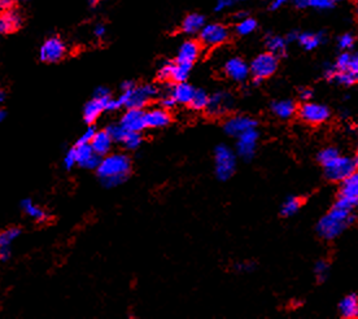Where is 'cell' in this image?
I'll use <instances>...</instances> for the list:
<instances>
[{
	"mask_svg": "<svg viewBox=\"0 0 358 319\" xmlns=\"http://www.w3.org/2000/svg\"><path fill=\"white\" fill-rule=\"evenodd\" d=\"M74 153H76L77 165L82 166V168H83L87 161L95 154L90 144H77V146L74 147Z\"/></svg>",
	"mask_w": 358,
	"mask_h": 319,
	"instance_id": "cell-29",
	"label": "cell"
},
{
	"mask_svg": "<svg viewBox=\"0 0 358 319\" xmlns=\"http://www.w3.org/2000/svg\"><path fill=\"white\" fill-rule=\"evenodd\" d=\"M336 69L333 65H327V66L325 67V77L328 79V81H332V77L333 74H335Z\"/></svg>",
	"mask_w": 358,
	"mask_h": 319,
	"instance_id": "cell-54",
	"label": "cell"
},
{
	"mask_svg": "<svg viewBox=\"0 0 358 319\" xmlns=\"http://www.w3.org/2000/svg\"><path fill=\"white\" fill-rule=\"evenodd\" d=\"M105 131L109 134V136L112 138V140L115 143H122L125 136H126L127 131L121 126V123H112L109 126L106 127Z\"/></svg>",
	"mask_w": 358,
	"mask_h": 319,
	"instance_id": "cell-35",
	"label": "cell"
},
{
	"mask_svg": "<svg viewBox=\"0 0 358 319\" xmlns=\"http://www.w3.org/2000/svg\"><path fill=\"white\" fill-rule=\"evenodd\" d=\"M21 234L18 227H9L0 233V248H11V244L16 240Z\"/></svg>",
	"mask_w": 358,
	"mask_h": 319,
	"instance_id": "cell-32",
	"label": "cell"
},
{
	"mask_svg": "<svg viewBox=\"0 0 358 319\" xmlns=\"http://www.w3.org/2000/svg\"><path fill=\"white\" fill-rule=\"evenodd\" d=\"M238 269L240 270V271H251V270L255 269V266L249 265V263H245V265H239Z\"/></svg>",
	"mask_w": 358,
	"mask_h": 319,
	"instance_id": "cell-59",
	"label": "cell"
},
{
	"mask_svg": "<svg viewBox=\"0 0 358 319\" xmlns=\"http://www.w3.org/2000/svg\"><path fill=\"white\" fill-rule=\"evenodd\" d=\"M23 25V17L14 9H8L0 13V34H11Z\"/></svg>",
	"mask_w": 358,
	"mask_h": 319,
	"instance_id": "cell-18",
	"label": "cell"
},
{
	"mask_svg": "<svg viewBox=\"0 0 358 319\" xmlns=\"http://www.w3.org/2000/svg\"><path fill=\"white\" fill-rule=\"evenodd\" d=\"M13 6V0H0V13L4 11H8V9H12Z\"/></svg>",
	"mask_w": 358,
	"mask_h": 319,
	"instance_id": "cell-51",
	"label": "cell"
},
{
	"mask_svg": "<svg viewBox=\"0 0 358 319\" xmlns=\"http://www.w3.org/2000/svg\"><path fill=\"white\" fill-rule=\"evenodd\" d=\"M200 53H202V43L193 39L186 40L179 47L175 62L193 65V62L199 59Z\"/></svg>",
	"mask_w": 358,
	"mask_h": 319,
	"instance_id": "cell-15",
	"label": "cell"
},
{
	"mask_svg": "<svg viewBox=\"0 0 358 319\" xmlns=\"http://www.w3.org/2000/svg\"><path fill=\"white\" fill-rule=\"evenodd\" d=\"M357 156H338L331 163L325 165V176L331 182H342L343 179L357 171Z\"/></svg>",
	"mask_w": 358,
	"mask_h": 319,
	"instance_id": "cell-2",
	"label": "cell"
},
{
	"mask_svg": "<svg viewBox=\"0 0 358 319\" xmlns=\"http://www.w3.org/2000/svg\"><path fill=\"white\" fill-rule=\"evenodd\" d=\"M328 270H330V266H328L327 261L321 260L316 263V266H314V272H316L317 278H318V282L322 283L327 279Z\"/></svg>",
	"mask_w": 358,
	"mask_h": 319,
	"instance_id": "cell-38",
	"label": "cell"
},
{
	"mask_svg": "<svg viewBox=\"0 0 358 319\" xmlns=\"http://www.w3.org/2000/svg\"><path fill=\"white\" fill-rule=\"evenodd\" d=\"M338 45H339V48L343 51L352 50L353 45H354V37H353L352 34H349V33L343 34L342 37H339Z\"/></svg>",
	"mask_w": 358,
	"mask_h": 319,
	"instance_id": "cell-41",
	"label": "cell"
},
{
	"mask_svg": "<svg viewBox=\"0 0 358 319\" xmlns=\"http://www.w3.org/2000/svg\"><path fill=\"white\" fill-rule=\"evenodd\" d=\"M235 17L238 20H243V18L248 17V13H247V12H239V13L235 14Z\"/></svg>",
	"mask_w": 358,
	"mask_h": 319,
	"instance_id": "cell-60",
	"label": "cell"
},
{
	"mask_svg": "<svg viewBox=\"0 0 358 319\" xmlns=\"http://www.w3.org/2000/svg\"><path fill=\"white\" fill-rule=\"evenodd\" d=\"M347 227L348 224L345 222L338 221V219L326 214L317 223V233L321 238L326 239V240H333V239L342 235Z\"/></svg>",
	"mask_w": 358,
	"mask_h": 319,
	"instance_id": "cell-10",
	"label": "cell"
},
{
	"mask_svg": "<svg viewBox=\"0 0 358 319\" xmlns=\"http://www.w3.org/2000/svg\"><path fill=\"white\" fill-rule=\"evenodd\" d=\"M266 48L277 57H283L287 55V40L279 35H268L266 38Z\"/></svg>",
	"mask_w": 358,
	"mask_h": 319,
	"instance_id": "cell-26",
	"label": "cell"
},
{
	"mask_svg": "<svg viewBox=\"0 0 358 319\" xmlns=\"http://www.w3.org/2000/svg\"><path fill=\"white\" fill-rule=\"evenodd\" d=\"M232 106H234V98L229 93L219 91V93L213 94L212 96H209V101H208L205 109L210 116L219 117V116H223L227 112H230L232 109Z\"/></svg>",
	"mask_w": 358,
	"mask_h": 319,
	"instance_id": "cell-11",
	"label": "cell"
},
{
	"mask_svg": "<svg viewBox=\"0 0 358 319\" xmlns=\"http://www.w3.org/2000/svg\"><path fill=\"white\" fill-rule=\"evenodd\" d=\"M135 83L132 81H125L122 84H121V90L122 91H126V90H131V88H134Z\"/></svg>",
	"mask_w": 358,
	"mask_h": 319,
	"instance_id": "cell-58",
	"label": "cell"
},
{
	"mask_svg": "<svg viewBox=\"0 0 358 319\" xmlns=\"http://www.w3.org/2000/svg\"><path fill=\"white\" fill-rule=\"evenodd\" d=\"M338 156H340L338 149H336L335 147H328V148L322 149V151L319 152L318 156H317V160H318L322 165L325 166L327 165L328 163H331V161H332L333 158H336Z\"/></svg>",
	"mask_w": 358,
	"mask_h": 319,
	"instance_id": "cell-37",
	"label": "cell"
},
{
	"mask_svg": "<svg viewBox=\"0 0 358 319\" xmlns=\"http://www.w3.org/2000/svg\"><path fill=\"white\" fill-rule=\"evenodd\" d=\"M256 28H257V21L252 17H245L235 26V31L239 35H248V34H252Z\"/></svg>",
	"mask_w": 358,
	"mask_h": 319,
	"instance_id": "cell-34",
	"label": "cell"
},
{
	"mask_svg": "<svg viewBox=\"0 0 358 319\" xmlns=\"http://www.w3.org/2000/svg\"><path fill=\"white\" fill-rule=\"evenodd\" d=\"M113 140L109 136V134L103 130V131H96L94 135L93 140L90 142V146L93 148L94 153H96L98 156L104 157L105 154H108L112 148Z\"/></svg>",
	"mask_w": 358,
	"mask_h": 319,
	"instance_id": "cell-20",
	"label": "cell"
},
{
	"mask_svg": "<svg viewBox=\"0 0 358 319\" xmlns=\"http://www.w3.org/2000/svg\"><path fill=\"white\" fill-rule=\"evenodd\" d=\"M191 69H192V65L182 64V62L174 61L173 70H171L170 82H173V83L186 82L188 79V77H190Z\"/></svg>",
	"mask_w": 358,
	"mask_h": 319,
	"instance_id": "cell-28",
	"label": "cell"
},
{
	"mask_svg": "<svg viewBox=\"0 0 358 319\" xmlns=\"http://www.w3.org/2000/svg\"><path fill=\"white\" fill-rule=\"evenodd\" d=\"M327 39V35H326L325 31H319V33H300L299 38H297V42L305 48L306 51L316 50L318 45H321L322 43H325Z\"/></svg>",
	"mask_w": 358,
	"mask_h": 319,
	"instance_id": "cell-22",
	"label": "cell"
},
{
	"mask_svg": "<svg viewBox=\"0 0 358 319\" xmlns=\"http://www.w3.org/2000/svg\"><path fill=\"white\" fill-rule=\"evenodd\" d=\"M120 123L126 131L140 132L142 130L147 129L146 121H144V110L137 109V108H127L126 112L123 113Z\"/></svg>",
	"mask_w": 358,
	"mask_h": 319,
	"instance_id": "cell-13",
	"label": "cell"
},
{
	"mask_svg": "<svg viewBox=\"0 0 358 319\" xmlns=\"http://www.w3.org/2000/svg\"><path fill=\"white\" fill-rule=\"evenodd\" d=\"M21 208H23L24 212H25L29 217H31V218L35 219V221L44 222L46 219H47V214H46L44 210L38 207V205L34 204L30 199L23 200Z\"/></svg>",
	"mask_w": 358,
	"mask_h": 319,
	"instance_id": "cell-27",
	"label": "cell"
},
{
	"mask_svg": "<svg viewBox=\"0 0 358 319\" xmlns=\"http://www.w3.org/2000/svg\"><path fill=\"white\" fill-rule=\"evenodd\" d=\"M205 25V17L200 13H190L185 17V20L182 21V29L183 33L186 34H199L203 26Z\"/></svg>",
	"mask_w": 358,
	"mask_h": 319,
	"instance_id": "cell-25",
	"label": "cell"
},
{
	"mask_svg": "<svg viewBox=\"0 0 358 319\" xmlns=\"http://www.w3.org/2000/svg\"><path fill=\"white\" fill-rule=\"evenodd\" d=\"M331 112L327 106L323 104L311 103L310 100L302 104L299 108L300 120L309 125H319L330 118Z\"/></svg>",
	"mask_w": 358,
	"mask_h": 319,
	"instance_id": "cell-7",
	"label": "cell"
},
{
	"mask_svg": "<svg viewBox=\"0 0 358 319\" xmlns=\"http://www.w3.org/2000/svg\"><path fill=\"white\" fill-rule=\"evenodd\" d=\"M144 121H146V127L160 129V127H166L170 125L171 116L169 110L164 108H154L148 112H144Z\"/></svg>",
	"mask_w": 358,
	"mask_h": 319,
	"instance_id": "cell-17",
	"label": "cell"
},
{
	"mask_svg": "<svg viewBox=\"0 0 358 319\" xmlns=\"http://www.w3.org/2000/svg\"><path fill=\"white\" fill-rule=\"evenodd\" d=\"M96 173L105 187H117L129 178L131 173V160L125 153H108L101 157Z\"/></svg>",
	"mask_w": 358,
	"mask_h": 319,
	"instance_id": "cell-1",
	"label": "cell"
},
{
	"mask_svg": "<svg viewBox=\"0 0 358 319\" xmlns=\"http://www.w3.org/2000/svg\"><path fill=\"white\" fill-rule=\"evenodd\" d=\"M292 2H294L295 6L300 9L306 8V7H309V3H310V0H292Z\"/></svg>",
	"mask_w": 358,
	"mask_h": 319,
	"instance_id": "cell-57",
	"label": "cell"
},
{
	"mask_svg": "<svg viewBox=\"0 0 358 319\" xmlns=\"http://www.w3.org/2000/svg\"><path fill=\"white\" fill-rule=\"evenodd\" d=\"M173 61H166L165 64H163V66L160 67L159 72H157V78L161 82H169L171 78V70H173Z\"/></svg>",
	"mask_w": 358,
	"mask_h": 319,
	"instance_id": "cell-40",
	"label": "cell"
},
{
	"mask_svg": "<svg viewBox=\"0 0 358 319\" xmlns=\"http://www.w3.org/2000/svg\"><path fill=\"white\" fill-rule=\"evenodd\" d=\"M241 2H247V0H217L216 7H214V11L221 12V11H223V9L229 8V7H232L238 3H241Z\"/></svg>",
	"mask_w": 358,
	"mask_h": 319,
	"instance_id": "cell-45",
	"label": "cell"
},
{
	"mask_svg": "<svg viewBox=\"0 0 358 319\" xmlns=\"http://www.w3.org/2000/svg\"><path fill=\"white\" fill-rule=\"evenodd\" d=\"M350 57H352V53L347 52V51H344V52L340 53V55H339V56H338V59H336L335 64H333L335 69L338 70V72L348 70V67H349Z\"/></svg>",
	"mask_w": 358,
	"mask_h": 319,
	"instance_id": "cell-39",
	"label": "cell"
},
{
	"mask_svg": "<svg viewBox=\"0 0 358 319\" xmlns=\"http://www.w3.org/2000/svg\"><path fill=\"white\" fill-rule=\"evenodd\" d=\"M11 257V248H0V262H6Z\"/></svg>",
	"mask_w": 358,
	"mask_h": 319,
	"instance_id": "cell-52",
	"label": "cell"
},
{
	"mask_svg": "<svg viewBox=\"0 0 358 319\" xmlns=\"http://www.w3.org/2000/svg\"><path fill=\"white\" fill-rule=\"evenodd\" d=\"M96 130L95 127L93 126V125H90L88 129L86 130V131L83 132V134L81 135V138L78 139V142H77V144H90V142L93 140L94 135H95Z\"/></svg>",
	"mask_w": 358,
	"mask_h": 319,
	"instance_id": "cell-44",
	"label": "cell"
},
{
	"mask_svg": "<svg viewBox=\"0 0 358 319\" xmlns=\"http://www.w3.org/2000/svg\"><path fill=\"white\" fill-rule=\"evenodd\" d=\"M278 66H279V59L267 51V52L260 53L252 60L249 65V73L252 74L253 78H260L265 81L274 76Z\"/></svg>",
	"mask_w": 358,
	"mask_h": 319,
	"instance_id": "cell-4",
	"label": "cell"
},
{
	"mask_svg": "<svg viewBox=\"0 0 358 319\" xmlns=\"http://www.w3.org/2000/svg\"><path fill=\"white\" fill-rule=\"evenodd\" d=\"M216 176L219 180H229L236 170V156L230 147L221 144L214 151Z\"/></svg>",
	"mask_w": 358,
	"mask_h": 319,
	"instance_id": "cell-3",
	"label": "cell"
},
{
	"mask_svg": "<svg viewBox=\"0 0 358 319\" xmlns=\"http://www.w3.org/2000/svg\"><path fill=\"white\" fill-rule=\"evenodd\" d=\"M170 88H171V86L168 88V93H166L165 95L161 96V100H160V105H161V108H164V109H166V110H169V109H171V108H174V105H175V104H176L175 99H174L173 96H171Z\"/></svg>",
	"mask_w": 358,
	"mask_h": 319,
	"instance_id": "cell-42",
	"label": "cell"
},
{
	"mask_svg": "<svg viewBox=\"0 0 358 319\" xmlns=\"http://www.w3.org/2000/svg\"><path fill=\"white\" fill-rule=\"evenodd\" d=\"M288 2L289 0H273L272 3H270V11H277V9H279L280 7H283Z\"/></svg>",
	"mask_w": 358,
	"mask_h": 319,
	"instance_id": "cell-53",
	"label": "cell"
},
{
	"mask_svg": "<svg viewBox=\"0 0 358 319\" xmlns=\"http://www.w3.org/2000/svg\"><path fill=\"white\" fill-rule=\"evenodd\" d=\"M6 116H7L6 110H3V109H0V123L3 122V121H4V118H6Z\"/></svg>",
	"mask_w": 358,
	"mask_h": 319,
	"instance_id": "cell-61",
	"label": "cell"
},
{
	"mask_svg": "<svg viewBox=\"0 0 358 319\" xmlns=\"http://www.w3.org/2000/svg\"><path fill=\"white\" fill-rule=\"evenodd\" d=\"M225 73L235 82H244L249 77V65L240 57H232L225 64Z\"/></svg>",
	"mask_w": 358,
	"mask_h": 319,
	"instance_id": "cell-14",
	"label": "cell"
},
{
	"mask_svg": "<svg viewBox=\"0 0 358 319\" xmlns=\"http://www.w3.org/2000/svg\"><path fill=\"white\" fill-rule=\"evenodd\" d=\"M66 45L61 38L51 37L40 47V60L44 62H59L64 59Z\"/></svg>",
	"mask_w": 358,
	"mask_h": 319,
	"instance_id": "cell-9",
	"label": "cell"
},
{
	"mask_svg": "<svg viewBox=\"0 0 358 319\" xmlns=\"http://www.w3.org/2000/svg\"><path fill=\"white\" fill-rule=\"evenodd\" d=\"M348 70L353 72V73L358 74V56L357 53H352V57H350V62H349V67Z\"/></svg>",
	"mask_w": 358,
	"mask_h": 319,
	"instance_id": "cell-50",
	"label": "cell"
},
{
	"mask_svg": "<svg viewBox=\"0 0 358 319\" xmlns=\"http://www.w3.org/2000/svg\"><path fill=\"white\" fill-rule=\"evenodd\" d=\"M4 100V94H3V91L0 90V103Z\"/></svg>",
	"mask_w": 358,
	"mask_h": 319,
	"instance_id": "cell-62",
	"label": "cell"
},
{
	"mask_svg": "<svg viewBox=\"0 0 358 319\" xmlns=\"http://www.w3.org/2000/svg\"><path fill=\"white\" fill-rule=\"evenodd\" d=\"M108 96H110V91L104 86L98 87V88L94 91V98L103 99V98H108Z\"/></svg>",
	"mask_w": 358,
	"mask_h": 319,
	"instance_id": "cell-48",
	"label": "cell"
},
{
	"mask_svg": "<svg viewBox=\"0 0 358 319\" xmlns=\"http://www.w3.org/2000/svg\"><path fill=\"white\" fill-rule=\"evenodd\" d=\"M208 101H209V95L204 90L199 88V90H195L188 105L195 110H204L208 105Z\"/></svg>",
	"mask_w": 358,
	"mask_h": 319,
	"instance_id": "cell-31",
	"label": "cell"
},
{
	"mask_svg": "<svg viewBox=\"0 0 358 319\" xmlns=\"http://www.w3.org/2000/svg\"><path fill=\"white\" fill-rule=\"evenodd\" d=\"M257 121L253 120L251 117H247V116H235V117H231L225 122V132L230 136L238 138L239 135L243 134L244 131L249 129H253V127H257Z\"/></svg>",
	"mask_w": 358,
	"mask_h": 319,
	"instance_id": "cell-12",
	"label": "cell"
},
{
	"mask_svg": "<svg viewBox=\"0 0 358 319\" xmlns=\"http://www.w3.org/2000/svg\"><path fill=\"white\" fill-rule=\"evenodd\" d=\"M357 79L358 74L353 73L350 70H343V72L336 70L332 77V81H335L339 84H343V86H353L357 82Z\"/></svg>",
	"mask_w": 358,
	"mask_h": 319,
	"instance_id": "cell-33",
	"label": "cell"
},
{
	"mask_svg": "<svg viewBox=\"0 0 358 319\" xmlns=\"http://www.w3.org/2000/svg\"><path fill=\"white\" fill-rule=\"evenodd\" d=\"M299 31L296 30H292L289 31L288 34H287V37L284 38L285 40H287V43H292V42H297V38H299Z\"/></svg>",
	"mask_w": 358,
	"mask_h": 319,
	"instance_id": "cell-55",
	"label": "cell"
},
{
	"mask_svg": "<svg viewBox=\"0 0 358 319\" xmlns=\"http://www.w3.org/2000/svg\"><path fill=\"white\" fill-rule=\"evenodd\" d=\"M74 165H77V160H76V153H74V148H72L68 151L66 154H65L64 166L68 169V170H70Z\"/></svg>",
	"mask_w": 358,
	"mask_h": 319,
	"instance_id": "cell-46",
	"label": "cell"
},
{
	"mask_svg": "<svg viewBox=\"0 0 358 319\" xmlns=\"http://www.w3.org/2000/svg\"><path fill=\"white\" fill-rule=\"evenodd\" d=\"M301 208V200L296 196H291L285 200L280 209V216L282 217H292L295 216L299 209Z\"/></svg>",
	"mask_w": 358,
	"mask_h": 319,
	"instance_id": "cell-30",
	"label": "cell"
},
{
	"mask_svg": "<svg viewBox=\"0 0 358 319\" xmlns=\"http://www.w3.org/2000/svg\"><path fill=\"white\" fill-rule=\"evenodd\" d=\"M94 2H96V0H94Z\"/></svg>",
	"mask_w": 358,
	"mask_h": 319,
	"instance_id": "cell-64",
	"label": "cell"
},
{
	"mask_svg": "<svg viewBox=\"0 0 358 319\" xmlns=\"http://www.w3.org/2000/svg\"><path fill=\"white\" fill-rule=\"evenodd\" d=\"M108 98H110V96H108ZM108 98H93L90 101H87L83 108V118L87 125H93L98 120L99 116L105 112V103Z\"/></svg>",
	"mask_w": 358,
	"mask_h": 319,
	"instance_id": "cell-19",
	"label": "cell"
},
{
	"mask_svg": "<svg viewBox=\"0 0 358 319\" xmlns=\"http://www.w3.org/2000/svg\"><path fill=\"white\" fill-rule=\"evenodd\" d=\"M120 108H122V105L120 104L118 99H113L112 96H110V98H108V100H106V103H105V110H109V112H112V110H118Z\"/></svg>",
	"mask_w": 358,
	"mask_h": 319,
	"instance_id": "cell-47",
	"label": "cell"
},
{
	"mask_svg": "<svg viewBox=\"0 0 358 319\" xmlns=\"http://www.w3.org/2000/svg\"><path fill=\"white\" fill-rule=\"evenodd\" d=\"M260 139V132L256 127L244 131L238 136L236 142V151L238 154L245 161H251L255 157L256 149H257V142Z\"/></svg>",
	"mask_w": 358,
	"mask_h": 319,
	"instance_id": "cell-8",
	"label": "cell"
},
{
	"mask_svg": "<svg viewBox=\"0 0 358 319\" xmlns=\"http://www.w3.org/2000/svg\"><path fill=\"white\" fill-rule=\"evenodd\" d=\"M106 30H105V26L104 25H98L95 26V30H94V34H95L98 38H103L104 35H105Z\"/></svg>",
	"mask_w": 358,
	"mask_h": 319,
	"instance_id": "cell-56",
	"label": "cell"
},
{
	"mask_svg": "<svg viewBox=\"0 0 358 319\" xmlns=\"http://www.w3.org/2000/svg\"><path fill=\"white\" fill-rule=\"evenodd\" d=\"M129 91L127 101L125 104L126 108H137V109H143L149 101L153 98H156L160 94V90L154 84H143V86L137 87Z\"/></svg>",
	"mask_w": 358,
	"mask_h": 319,
	"instance_id": "cell-6",
	"label": "cell"
},
{
	"mask_svg": "<svg viewBox=\"0 0 358 319\" xmlns=\"http://www.w3.org/2000/svg\"><path fill=\"white\" fill-rule=\"evenodd\" d=\"M272 112L280 120H289L294 117L297 112V106L295 101L288 100H277L272 104Z\"/></svg>",
	"mask_w": 358,
	"mask_h": 319,
	"instance_id": "cell-23",
	"label": "cell"
},
{
	"mask_svg": "<svg viewBox=\"0 0 358 319\" xmlns=\"http://www.w3.org/2000/svg\"><path fill=\"white\" fill-rule=\"evenodd\" d=\"M230 31L222 24H208L199 31L200 43L205 47H217L229 40Z\"/></svg>",
	"mask_w": 358,
	"mask_h": 319,
	"instance_id": "cell-5",
	"label": "cell"
},
{
	"mask_svg": "<svg viewBox=\"0 0 358 319\" xmlns=\"http://www.w3.org/2000/svg\"><path fill=\"white\" fill-rule=\"evenodd\" d=\"M339 311L343 318L352 319L358 315V297L355 293H350L345 296L339 304Z\"/></svg>",
	"mask_w": 358,
	"mask_h": 319,
	"instance_id": "cell-24",
	"label": "cell"
},
{
	"mask_svg": "<svg viewBox=\"0 0 358 319\" xmlns=\"http://www.w3.org/2000/svg\"><path fill=\"white\" fill-rule=\"evenodd\" d=\"M333 2H335V3H338V2H343V0H333Z\"/></svg>",
	"mask_w": 358,
	"mask_h": 319,
	"instance_id": "cell-63",
	"label": "cell"
},
{
	"mask_svg": "<svg viewBox=\"0 0 358 319\" xmlns=\"http://www.w3.org/2000/svg\"><path fill=\"white\" fill-rule=\"evenodd\" d=\"M193 93H195V88L190 83H187V81L173 83L170 88V94L175 99L176 104H190Z\"/></svg>",
	"mask_w": 358,
	"mask_h": 319,
	"instance_id": "cell-21",
	"label": "cell"
},
{
	"mask_svg": "<svg viewBox=\"0 0 358 319\" xmlns=\"http://www.w3.org/2000/svg\"><path fill=\"white\" fill-rule=\"evenodd\" d=\"M335 4L333 0H310L309 7L317 9H331Z\"/></svg>",
	"mask_w": 358,
	"mask_h": 319,
	"instance_id": "cell-43",
	"label": "cell"
},
{
	"mask_svg": "<svg viewBox=\"0 0 358 319\" xmlns=\"http://www.w3.org/2000/svg\"><path fill=\"white\" fill-rule=\"evenodd\" d=\"M339 197L348 200L354 207L358 204V174L357 171L340 182Z\"/></svg>",
	"mask_w": 358,
	"mask_h": 319,
	"instance_id": "cell-16",
	"label": "cell"
},
{
	"mask_svg": "<svg viewBox=\"0 0 358 319\" xmlns=\"http://www.w3.org/2000/svg\"><path fill=\"white\" fill-rule=\"evenodd\" d=\"M299 95H300V99L309 101L311 98H313V91H311L310 88H308V87H302L301 90L299 91Z\"/></svg>",
	"mask_w": 358,
	"mask_h": 319,
	"instance_id": "cell-49",
	"label": "cell"
},
{
	"mask_svg": "<svg viewBox=\"0 0 358 319\" xmlns=\"http://www.w3.org/2000/svg\"><path fill=\"white\" fill-rule=\"evenodd\" d=\"M142 142H143V138H142V135H140V132L127 131V134H126V136H125V139H123L122 144L126 147L127 149L135 151V149L139 148L140 144H142Z\"/></svg>",
	"mask_w": 358,
	"mask_h": 319,
	"instance_id": "cell-36",
	"label": "cell"
}]
</instances>
